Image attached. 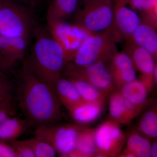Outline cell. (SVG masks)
Wrapping results in <instances>:
<instances>
[{
	"instance_id": "obj_21",
	"label": "cell",
	"mask_w": 157,
	"mask_h": 157,
	"mask_svg": "<svg viewBox=\"0 0 157 157\" xmlns=\"http://www.w3.org/2000/svg\"><path fill=\"white\" fill-rule=\"evenodd\" d=\"M29 126L25 119L15 115L9 117L0 124V139L8 142L16 140Z\"/></svg>"
},
{
	"instance_id": "obj_32",
	"label": "cell",
	"mask_w": 157,
	"mask_h": 157,
	"mask_svg": "<svg viewBox=\"0 0 157 157\" xmlns=\"http://www.w3.org/2000/svg\"><path fill=\"white\" fill-rule=\"evenodd\" d=\"M12 67L0 51V71H6Z\"/></svg>"
},
{
	"instance_id": "obj_7",
	"label": "cell",
	"mask_w": 157,
	"mask_h": 157,
	"mask_svg": "<svg viewBox=\"0 0 157 157\" xmlns=\"http://www.w3.org/2000/svg\"><path fill=\"white\" fill-rule=\"evenodd\" d=\"M82 127L73 124H51L36 128L35 137L50 144L61 157H69L76 147V138Z\"/></svg>"
},
{
	"instance_id": "obj_9",
	"label": "cell",
	"mask_w": 157,
	"mask_h": 157,
	"mask_svg": "<svg viewBox=\"0 0 157 157\" xmlns=\"http://www.w3.org/2000/svg\"><path fill=\"white\" fill-rule=\"evenodd\" d=\"M47 24V28L52 36L61 45L67 54L68 62L72 61L74 54L92 34L75 23L70 24L62 21Z\"/></svg>"
},
{
	"instance_id": "obj_22",
	"label": "cell",
	"mask_w": 157,
	"mask_h": 157,
	"mask_svg": "<svg viewBox=\"0 0 157 157\" xmlns=\"http://www.w3.org/2000/svg\"><path fill=\"white\" fill-rule=\"evenodd\" d=\"M122 95L132 104L137 105L148 104L147 96L149 91L140 80L135 79L121 86Z\"/></svg>"
},
{
	"instance_id": "obj_14",
	"label": "cell",
	"mask_w": 157,
	"mask_h": 157,
	"mask_svg": "<svg viewBox=\"0 0 157 157\" xmlns=\"http://www.w3.org/2000/svg\"><path fill=\"white\" fill-rule=\"evenodd\" d=\"M29 39L23 37L0 36V51L11 67L24 59Z\"/></svg>"
},
{
	"instance_id": "obj_13",
	"label": "cell",
	"mask_w": 157,
	"mask_h": 157,
	"mask_svg": "<svg viewBox=\"0 0 157 157\" xmlns=\"http://www.w3.org/2000/svg\"><path fill=\"white\" fill-rule=\"evenodd\" d=\"M109 68L115 87L120 88L136 79V70L133 62L125 52L117 51L114 53L109 60Z\"/></svg>"
},
{
	"instance_id": "obj_11",
	"label": "cell",
	"mask_w": 157,
	"mask_h": 157,
	"mask_svg": "<svg viewBox=\"0 0 157 157\" xmlns=\"http://www.w3.org/2000/svg\"><path fill=\"white\" fill-rule=\"evenodd\" d=\"M125 52L131 58L135 70L140 73V80L150 92L155 86L153 73L157 60L148 51L131 40L126 41Z\"/></svg>"
},
{
	"instance_id": "obj_15",
	"label": "cell",
	"mask_w": 157,
	"mask_h": 157,
	"mask_svg": "<svg viewBox=\"0 0 157 157\" xmlns=\"http://www.w3.org/2000/svg\"><path fill=\"white\" fill-rule=\"evenodd\" d=\"M129 40L148 51L157 60V27L141 21Z\"/></svg>"
},
{
	"instance_id": "obj_18",
	"label": "cell",
	"mask_w": 157,
	"mask_h": 157,
	"mask_svg": "<svg viewBox=\"0 0 157 157\" xmlns=\"http://www.w3.org/2000/svg\"><path fill=\"white\" fill-rule=\"evenodd\" d=\"M53 89L60 103L67 109L84 102L73 82L63 76L55 83Z\"/></svg>"
},
{
	"instance_id": "obj_36",
	"label": "cell",
	"mask_w": 157,
	"mask_h": 157,
	"mask_svg": "<svg viewBox=\"0 0 157 157\" xmlns=\"http://www.w3.org/2000/svg\"><path fill=\"white\" fill-rule=\"evenodd\" d=\"M1 101H0V102H1Z\"/></svg>"
},
{
	"instance_id": "obj_28",
	"label": "cell",
	"mask_w": 157,
	"mask_h": 157,
	"mask_svg": "<svg viewBox=\"0 0 157 157\" xmlns=\"http://www.w3.org/2000/svg\"><path fill=\"white\" fill-rule=\"evenodd\" d=\"M15 112L12 95L0 102V124L7 118L15 115Z\"/></svg>"
},
{
	"instance_id": "obj_2",
	"label": "cell",
	"mask_w": 157,
	"mask_h": 157,
	"mask_svg": "<svg viewBox=\"0 0 157 157\" xmlns=\"http://www.w3.org/2000/svg\"><path fill=\"white\" fill-rule=\"evenodd\" d=\"M35 40L26 59L36 75L53 87L67 63V54L48 28H35Z\"/></svg>"
},
{
	"instance_id": "obj_24",
	"label": "cell",
	"mask_w": 157,
	"mask_h": 157,
	"mask_svg": "<svg viewBox=\"0 0 157 157\" xmlns=\"http://www.w3.org/2000/svg\"><path fill=\"white\" fill-rule=\"evenodd\" d=\"M138 130L146 137L152 139L157 137V112L156 107L146 111L140 118Z\"/></svg>"
},
{
	"instance_id": "obj_12",
	"label": "cell",
	"mask_w": 157,
	"mask_h": 157,
	"mask_svg": "<svg viewBox=\"0 0 157 157\" xmlns=\"http://www.w3.org/2000/svg\"><path fill=\"white\" fill-rule=\"evenodd\" d=\"M147 105H135L127 100L120 91L113 92L109 97V112L111 120L118 124L128 125Z\"/></svg>"
},
{
	"instance_id": "obj_8",
	"label": "cell",
	"mask_w": 157,
	"mask_h": 157,
	"mask_svg": "<svg viewBox=\"0 0 157 157\" xmlns=\"http://www.w3.org/2000/svg\"><path fill=\"white\" fill-rule=\"evenodd\" d=\"M97 153L95 157L119 156L126 143V137L119 124L110 120L95 130Z\"/></svg>"
},
{
	"instance_id": "obj_3",
	"label": "cell",
	"mask_w": 157,
	"mask_h": 157,
	"mask_svg": "<svg viewBox=\"0 0 157 157\" xmlns=\"http://www.w3.org/2000/svg\"><path fill=\"white\" fill-rule=\"evenodd\" d=\"M33 12L11 0L0 9V36L30 39L35 30Z\"/></svg>"
},
{
	"instance_id": "obj_4",
	"label": "cell",
	"mask_w": 157,
	"mask_h": 157,
	"mask_svg": "<svg viewBox=\"0 0 157 157\" xmlns=\"http://www.w3.org/2000/svg\"><path fill=\"white\" fill-rule=\"evenodd\" d=\"M113 0H80L75 23L92 34L108 30L113 18Z\"/></svg>"
},
{
	"instance_id": "obj_17",
	"label": "cell",
	"mask_w": 157,
	"mask_h": 157,
	"mask_svg": "<svg viewBox=\"0 0 157 157\" xmlns=\"http://www.w3.org/2000/svg\"><path fill=\"white\" fill-rule=\"evenodd\" d=\"M80 0H52L46 13L47 22L65 21L78 10Z\"/></svg>"
},
{
	"instance_id": "obj_6",
	"label": "cell",
	"mask_w": 157,
	"mask_h": 157,
	"mask_svg": "<svg viewBox=\"0 0 157 157\" xmlns=\"http://www.w3.org/2000/svg\"><path fill=\"white\" fill-rule=\"evenodd\" d=\"M110 58L98 61L83 67H77L73 63L68 62L65 65L62 75H64L66 78H76L87 82L109 94L116 87L109 70Z\"/></svg>"
},
{
	"instance_id": "obj_23",
	"label": "cell",
	"mask_w": 157,
	"mask_h": 157,
	"mask_svg": "<svg viewBox=\"0 0 157 157\" xmlns=\"http://www.w3.org/2000/svg\"><path fill=\"white\" fill-rule=\"evenodd\" d=\"M68 78L73 82L85 102L104 104L107 96L109 95L87 82L76 78Z\"/></svg>"
},
{
	"instance_id": "obj_35",
	"label": "cell",
	"mask_w": 157,
	"mask_h": 157,
	"mask_svg": "<svg viewBox=\"0 0 157 157\" xmlns=\"http://www.w3.org/2000/svg\"><path fill=\"white\" fill-rule=\"evenodd\" d=\"M4 1H5V0H0V9L2 8V6H3Z\"/></svg>"
},
{
	"instance_id": "obj_31",
	"label": "cell",
	"mask_w": 157,
	"mask_h": 157,
	"mask_svg": "<svg viewBox=\"0 0 157 157\" xmlns=\"http://www.w3.org/2000/svg\"><path fill=\"white\" fill-rule=\"evenodd\" d=\"M0 157H17L13 147L8 141L0 139Z\"/></svg>"
},
{
	"instance_id": "obj_29",
	"label": "cell",
	"mask_w": 157,
	"mask_h": 157,
	"mask_svg": "<svg viewBox=\"0 0 157 157\" xmlns=\"http://www.w3.org/2000/svg\"><path fill=\"white\" fill-rule=\"evenodd\" d=\"M12 90L11 82L0 71V101H4L12 95Z\"/></svg>"
},
{
	"instance_id": "obj_16",
	"label": "cell",
	"mask_w": 157,
	"mask_h": 157,
	"mask_svg": "<svg viewBox=\"0 0 157 157\" xmlns=\"http://www.w3.org/2000/svg\"><path fill=\"white\" fill-rule=\"evenodd\" d=\"M104 104L84 102L67 109L70 117L75 122L83 124L93 122L100 117Z\"/></svg>"
},
{
	"instance_id": "obj_20",
	"label": "cell",
	"mask_w": 157,
	"mask_h": 157,
	"mask_svg": "<svg viewBox=\"0 0 157 157\" xmlns=\"http://www.w3.org/2000/svg\"><path fill=\"white\" fill-rule=\"evenodd\" d=\"M126 147L119 156L150 157L151 144L147 138L136 132L131 133L126 140Z\"/></svg>"
},
{
	"instance_id": "obj_5",
	"label": "cell",
	"mask_w": 157,
	"mask_h": 157,
	"mask_svg": "<svg viewBox=\"0 0 157 157\" xmlns=\"http://www.w3.org/2000/svg\"><path fill=\"white\" fill-rule=\"evenodd\" d=\"M115 43L110 29L91 34L74 54L71 63L83 67L98 61L109 59L117 51Z\"/></svg>"
},
{
	"instance_id": "obj_33",
	"label": "cell",
	"mask_w": 157,
	"mask_h": 157,
	"mask_svg": "<svg viewBox=\"0 0 157 157\" xmlns=\"http://www.w3.org/2000/svg\"><path fill=\"white\" fill-rule=\"evenodd\" d=\"M151 157H157V141H155L152 144H151Z\"/></svg>"
},
{
	"instance_id": "obj_10",
	"label": "cell",
	"mask_w": 157,
	"mask_h": 157,
	"mask_svg": "<svg viewBox=\"0 0 157 157\" xmlns=\"http://www.w3.org/2000/svg\"><path fill=\"white\" fill-rule=\"evenodd\" d=\"M140 22V15L130 8L127 0H113V18L110 31L116 43L131 39Z\"/></svg>"
},
{
	"instance_id": "obj_30",
	"label": "cell",
	"mask_w": 157,
	"mask_h": 157,
	"mask_svg": "<svg viewBox=\"0 0 157 157\" xmlns=\"http://www.w3.org/2000/svg\"><path fill=\"white\" fill-rule=\"evenodd\" d=\"M14 2L25 6L34 12V11L40 6L48 2L49 0H11Z\"/></svg>"
},
{
	"instance_id": "obj_1",
	"label": "cell",
	"mask_w": 157,
	"mask_h": 157,
	"mask_svg": "<svg viewBox=\"0 0 157 157\" xmlns=\"http://www.w3.org/2000/svg\"><path fill=\"white\" fill-rule=\"evenodd\" d=\"M17 101L29 126L57 123L61 117V104L53 87L42 80L24 61L17 82Z\"/></svg>"
},
{
	"instance_id": "obj_19",
	"label": "cell",
	"mask_w": 157,
	"mask_h": 157,
	"mask_svg": "<svg viewBox=\"0 0 157 157\" xmlns=\"http://www.w3.org/2000/svg\"><path fill=\"white\" fill-rule=\"evenodd\" d=\"M96 153L95 130L82 128L77 135L75 150L69 157H94Z\"/></svg>"
},
{
	"instance_id": "obj_26",
	"label": "cell",
	"mask_w": 157,
	"mask_h": 157,
	"mask_svg": "<svg viewBox=\"0 0 157 157\" xmlns=\"http://www.w3.org/2000/svg\"><path fill=\"white\" fill-rule=\"evenodd\" d=\"M130 8L140 14L157 9V0H127Z\"/></svg>"
},
{
	"instance_id": "obj_27",
	"label": "cell",
	"mask_w": 157,
	"mask_h": 157,
	"mask_svg": "<svg viewBox=\"0 0 157 157\" xmlns=\"http://www.w3.org/2000/svg\"><path fill=\"white\" fill-rule=\"evenodd\" d=\"M17 155V157H35L33 150L27 140H16L10 141Z\"/></svg>"
},
{
	"instance_id": "obj_25",
	"label": "cell",
	"mask_w": 157,
	"mask_h": 157,
	"mask_svg": "<svg viewBox=\"0 0 157 157\" xmlns=\"http://www.w3.org/2000/svg\"><path fill=\"white\" fill-rule=\"evenodd\" d=\"M35 157H54L57 154L53 147L45 140L36 137L27 139Z\"/></svg>"
},
{
	"instance_id": "obj_34",
	"label": "cell",
	"mask_w": 157,
	"mask_h": 157,
	"mask_svg": "<svg viewBox=\"0 0 157 157\" xmlns=\"http://www.w3.org/2000/svg\"><path fill=\"white\" fill-rule=\"evenodd\" d=\"M154 80V83L155 86L156 85L157 83V66L155 67L154 71L153 73Z\"/></svg>"
}]
</instances>
